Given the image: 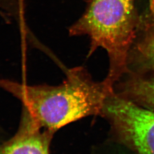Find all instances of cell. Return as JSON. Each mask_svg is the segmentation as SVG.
<instances>
[{
	"label": "cell",
	"mask_w": 154,
	"mask_h": 154,
	"mask_svg": "<svg viewBox=\"0 0 154 154\" xmlns=\"http://www.w3.org/2000/svg\"><path fill=\"white\" fill-rule=\"evenodd\" d=\"M0 88L18 99L40 128L54 132L90 116L102 114L107 97L114 89L103 80L97 82L82 67L69 69L59 85H28L0 79Z\"/></svg>",
	"instance_id": "cell-1"
},
{
	"label": "cell",
	"mask_w": 154,
	"mask_h": 154,
	"mask_svg": "<svg viewBox=\"0 0 154 154\" xmlns=\"http://www.w3.org/2000/svg\"><path fill=\"white\" fill-rule=\"evenodd\" d=\"M139 22L135 0H91L82 16L69 28L72 36L88 35V56L99 47L106 50L110 67L104 80L112 88L130 72L129 51Z\"/></svg>",
	"instance_id": "cell-2"
},
{
	"label": "cell",
	"mask_w": 154,
	"mask_h": 154,
	"mask_svg": "<svg viewBox=\"0 0 154 154\" xmlns=\"http://www.w3.org/2000/svg\"><path fill=\"white\" fill-rule=\"evenodd\" d=\"M54 133L37 126L23 109L18 131L0 147V154H49Z\"/></svg>",
	"instance_id": "cell-3"
},
{
	"label": "cell",
	"mask_w": 154,
	"mask_h": 154,
	"mask_svg": "<svg viewBox=\"0 0 154 154\" xmlns=\"http://www.w3.org/2000/svg\"><path fill=\"white\" fill-rule=\"evenodd\" d=\"M118 94L144 108L154 111V76L136 74L122 83Z\"/></svg>",
	"instance_id": "cell-4"
},
{
	"label": "cell",
	"mask_w": 154,
	"mask_h": 154,
	"mask_svg": "<svg viewBox=\"0 0 154 154\" xmlns=\"http://www.w3.org/2000/svg\"><path fill=\"white\" fill-rule=\"evenodd\" d=\"M151 15L152 22L147 27L143 38L136 45L135 51L138 66L142 72L154 76V15Z\"/></svg>",
	"instance_id": "cell-5"
},
{
	"label": "cell",
	"mask_w": 154,
	"mask_h": 154,
	"mask_svg": "<svg viewBox=\"0 0 154 154\" xmlns=\"http://www.w3.org/2000/svg\"><path fill=\"white\" fill-rule=\"evenodd\" d=\"M4 0H0V16L6 20H8L9 16V9L8 8V2H4Z\"/></svg>",
	"instance_id": "cell-6"
},
{
	"label": "cell",
	"mask_w": 154,
	"mask_h": 154,
	"mask_svg": "<svg viewBox=\"0 0 154 154\" xmlns=\"http://www.w3.org/2000/svg\"><path fill=\"white\" fill-rule=\"evenodd\" d=\"M151 13L154 14V0H149Z\"/></svg>",
	"instance_id": "cell-7"
}]
</instances>
